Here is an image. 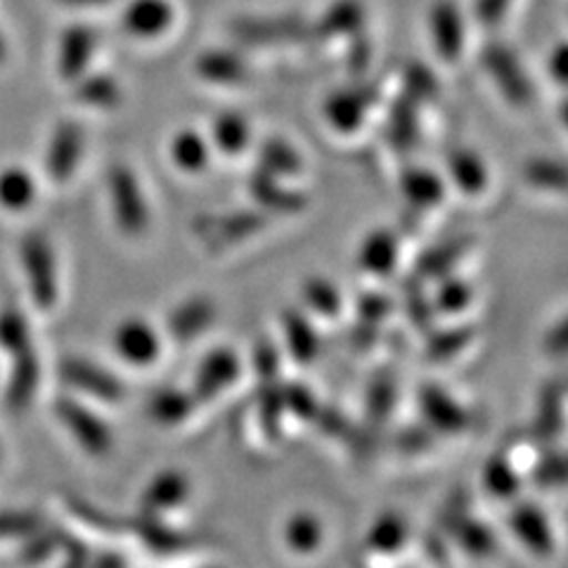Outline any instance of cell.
Here are the masks:
<instances>
[{
	"label": "cell",
	"mask_w": 568,
	"mask_h": 568,
	"mask_svg": "<svg viewBox=\"0 0 568 568\" xmlns=\"http://www.w3.org/2000/svg\"><path fill=\"white\" fill-rule=\"evenodd\" d=\"M410 542V524L396 509L379 511L365 530V549L377 557H396Z\"/></svg>",
	"instance_id": "cb8c5ba5"
},
{
	"label": "cell",
	"mask_w": 568,
	"mask_h": 568,
	"mask_svg": "<svg viewBox=\"0 0 568 568\" xmlns=\"http://www.w3.org/2000/svg\"><path fill=\"white\" fill-rule=\"evenodd\" d=\"M60 377L67 386L79 390V394L98 398L102 403L114 405L126 398V386H123V382L114 375V372L85 358H74V355H69V358L60 363Z\"/></svg>",
	"instance_id": "9c48e42d"
},
{
	"label": "cell",
	"mask_w": 568,
	"mask_h": 568,
	"mask_svg": "<svg viewBox=\"0 0 568 568\" xmlns=\"http://www.w3.org/2000/svg\"><path fill=\"white\" fill-rule=\"evenodd\" d=\"M216 315V304L209 296L194 294L169 311L164 327L175 344H190L213 327Z\"/></svg>",
	"instance_id": "ac0fdd59"
},
{
	"label": "cell",
	"mask_w": 568,
	"mask_h": 568,
	"mask_svg": "<svg viewBox=\"0 0 568 568\" xmlns=\"http://www.w3.org/2000/svg\"><path fill=\"white\" fill-rule=\"evenodd\" d=\"M244 375V363L242 355L233 346H213L209 348L197 367H194V377H192V394L204 403L219 400L225 390L233 388Z\"/></svg>",
	"instance_id": "3957f363"
},
{
	"label": "cell",
	"mask_w": 568,
	"mask_h": 568,
	"mask_svg": "<svg viewBox=\"0 0 568 568\" xmlns=\"http://www.w3.org/2000/svg\"><path fill=\"white\" fill-rule=\"evenodd\" d=\"M206 138L211 142L213 152L235 159L252 148L254 131H252V123H248V119L242 112L225 110L213 116L211 131Z\"/></svg>",
	"instance_id": "484cf974"
},
{
	"label": "cell",
	"mask_w": 568,
	"mask_h": 568,
	"mask_svg": "<svg viewBox=\"0 0 568 568\" xmlns=\"http://www.w3.org/2000/svg\"><path fill=\"white\" fill-rule=\"evenodd\" d=\"M200 400L194 398L190 388L181 386H164L156 388L148 398V417L162 426V429H178L187 424L194 413H197Z\"/></svg>",
	"instance_id": "603a6c76"
},
{
	"label": "cell",
	"mask_w": 568,
	"mask_h": 568,
	"mask_svg": "<svg viewBox=\"0 0 568 568\" xmlns=\"http://www.w3.org/2000/svg\"><path fill=\"white\" fill-rule=\"evenodd\" d=\"M252 363H254V372L258 377V384L280 379L282 351L273 339H268V336H261V339L256 342L254 353H252Z\"/></svg>",
	"instance_id": "f907efd6"
},
{
	"label": "cell",
	"mask_w": 568,
	"mask_h": 568,
	"mask_svg": "<svg viewBox=\"0 0 568 568\" xmlns=\"http://www.w3.org/2000/svg\"><path fill=\"white\" fill-rule=\"evenodd\" d=\"M282 400L287 417H294L298 422H315L320 413V403L306 384L282 382Z\"/></svg>",
	"instance_id": "7dc6e473"
},
{
	"label": "cell",
	"mask_w": 568,
	"mask_h": 568,
	"mask_svg": "<svg viewBox=\"0 0 568 568\" xmlns=\"http://www.w3.org/2000/svg\"><path fill=\"white\" fill-rule=\"evenodd\" d=\"M60 552L64 555V561H67V564H71V566L91 564V559H93L91 549H88L79 538H74V536H67V532H62Z\"/></svg>",
	"instance_id": "94428289"
},
{
	"label": "cell",
	"mask_w": 568,
	"mask_h": 568,
	"mask_svg": "<svg viewBox=\"0 0 568 568\" xmlns=\"http://www.w3.org/2000/svg\"><path fill=\"white\" fill-rule=\"evenodd\" d=\"M524 183L538 192L557 194L564 197L566 194V164L555 156H530L521 166Z\"/></svg>",
	"instance_id": "60d3db41"
},
{
	"label": "cell",
	"mask_w": 568,
	"mask_h": 568,
	"mask_svg": "<svg viewBox=\"0 0 568 568\" xmlns=\"http://www.w3.org/2000/svg\"><path fill=\"white\" fill-rule=\"evenodd\" d=\"M12 358H14V363H12V372H10L6 400L12 410H24V407L31 405L36 390H39L41 361H39V355L33 353L31 346L22 353L12 355Z\"/></svg>",
	"instance_id": "1f68e13d"
},
{
	"label": "cell",
	"mask_w": 568,
	"mask_h": 568,
	"mask_svg": "<svg viewBox=\"0 0 568 568\" xmlns=\"http://www.w3.org/2000/svg\"><path fill=\"white\" fill-rule=\"evenodd\" d=\"M258 424L261 432L268 440L282 438V426L287 419L282 400V379L277 382H263L258 384Z\"/></svg>",
	"instance_id": "ee69618b"
},
{
	"label": "cell",
	"mask_w": 568,
	"mask_h": 568,
	"mask_svg": "<svg viewBox=\"0 0 568 568\" xmlns=\"http://www.w3.org/2000/svg\"><path fill=\"white\" fill-rule=\"evenodd\" d=\"M233 31L246 45H273L298 39L304 27L296 20H287V17L282 20V17H277V20H240Z\"/></svg>",
	"instance_id": "74e56055"
},
{
	"label": "cell",
	"mask_w": 568,
	"mask_h": 568,
	"mask_svg": "<svg viewBox=\"0 0 568 568\" xmlns=\"http://www.w3.org/2000/svg\"><path fill=\"white\" fill-rule=\"evenodd\" d=\"M476 327L467 323H450L443 327H432L426 332L424 353L432 363H448L465 353L476 342Z\"/></svg>",
	"instance_id": "d6a6232c"
},
{
	"label": "cell",
	"mask_w": 568,
	"mask_h": 568,
	"mask_svg": "<svg viewBox=\"0 0 568 568\" xmlns=\"http://www.w3.org/2000/svg\"><path fill=\"white\" fill-rule=\"evenodd\" d=\"M22 265L29 282V294L33 304L41 311H50L58 301V265H55V252L48 237L33 233L27 235L22 242Z\"/></svg>",
	"instance_id": "52a82bcc"
},
{
	"label": "cell",
	"mask_w": 568,
	"mask_h": 568,
	"mask_svg": "<svg viewBox=\"0 0 568 568\" xmlns=\"http://www.w3.org/2000/svg\"><path fill=\"white\" fill-rule=\"evenodd\" d=\"M365 27V8L361 0H336L325 10L317 22V33L323 39H339V36L361 33Z\"/></svg>",
	"instance_id": "ab89813d"
},
{
	"label": "cell",
	"mask_w": 568,
	"mask_h": 568,
	"mask_svg": "<svg viewBox=\"0 0 568 568\" xmlns=\"http://www.w3.org/2000/svg\"><path fill=\"white\" fill-rule=\"evenodd\" d=\"M564 382L561 379H549L538 398V410H536V436L552 443L564 432Z\"/></svg>",
	"instance_id": "f35d334b"
},
{
	"label": "cell",
	"mask_w": 568,
	"mask_h": 568,
	"mask_svg": "<svg viewBox=\"0 0 568 568\" xmlns=\"http://www.w3.org/2000/svg\"><path fill=\"white\" fill-rule=\"evenodd\" d=\"M85 150V133L81 123L62 121L52 131L48 152H45V171L52 183H67L74 178Z\"/></svg>",
	"instance_id": "5bb4252c"
},
{
	"label": "cell",
	"mask_w": 568,
	"mask_h": 568,
	"mask_svg": "<svg viewBox=\"0 0 568 568\" xmlns=\"http://www.w3.org/2000/svg\"><path fill=\"white\" fill-rule=\"evenodd\" d=\"M67 507L71 509V514H74L77 519H81L85 526H93V528H100V530H106V532H116L119 526L114 519L106 517L104 511H100L98 507H93L91 503L81 500V497H67Z\"/></svg>",
	"instance_id": "6f0895ef"
},
{
	"label": "cell",
	"mask_w": 568,
	"mask_h": 568,
	"mask_svg": "<svg viewBox=\"0 0 568 568\" xmlns=\"http://www.w3.org/2000/svg\"><path fill=\"white\" fill-rule=\"evenodd\" d=\"M400 446L405 448V450H410V453H422V450H426L432 446V440H434V432L429 429V426H410V429H405L403 434H400Z\"/></svg>",
	"instance_id": "6125c7cd"
},
{
	"label": "cell",
	"mask_w": 568,
	"mask_h": 568,
	"mask_svg": "<svg viewBox=\"0 0 568 568\" xmlns=\"http://www.w3.org/2000/svg\"><path fill=\"white\" fill-rule=\"evenodd\" d=\"M446 181L469 200L481 197L490 185V171L484 154L474 148H455L446 159Z\"/></svg>",
	"instance_id": "7402d4cb"
},
{
	"label": "cell",
	"mask_w": 568,
	"mask_h": 568,
	"mask_svg": "<svg viewBox=\"0 0 568 568\" xmlns=\"http://www.w3.org/2000/svg\"><path fill=\"white\" fill-rule=\"evenodd\" d=\"M410 284H413V287L407 290V298H405L407 315H410L415 327H419L422 332H429L434 327V320H436L432 298L422 292V284H424L422 280L410 282Z\"/></svg>",
	"instance_id": "9f6ffc18"
},
{
	"label": "cell",
	"mask_w": 568,
	"mask_h": 568,
	"mask_svg": "<svg viewBox=\"0 0 568 568\" xmlns=\"http://www.w3.org/2000/svg\"><path fill=\"white\" fill-rule=\"evenodd\" d=\"M31 346L29 323L22 311L6 308L0 313V348H6L10 355L22 353Z\"/></svg>",
	"instance_id": "c3c4849f"
},
{
	"label": "cell",
	"mask_w": 568,
	"mask_h": 568,
	"mask_svg": "<svg viewBox=\"0 0 568 568\" xmlns=\"http://www.w3.org/2000/svg\"><path fill=\"white\" fill-rule=\"evenodd\" d=\"M248 194H252L256 209L268 213V216H296L308 206L304 192L290 187L287 181L261 169H254V173L248 175Z\"/></svg>",
	"instance_id": "9a60e30c"
},
{
	"label": "cell",
	"mask_w": 568,
	"mask_h": 568,
	"mask_svg": "<svg viewBox=\"0 0 568 568\" xmlns=\"http://www.w3.org/2000/svg\"><path fill=\"white\" fill-rule=\"evenodd\" d=\"M429 298H432L436 317L455 320L459 315H465L474 306L476 290L467 277L450 273L434 280V294Z\"/></svg>",
	"instance_id": "836d02e7"
},
{
	"label": "cell",
	"mask_w": 568,
	"mask_h": 568,
	"mask_svg": "<svg viewBox=\"0 0 568 568\" xmlns=\"http://www.w3.org/2000/svg\"><path fill=\"white\" fill-rule=\"evenodd\" d=\"M256 169L277 175L282 181H292L298 178L306 169L304 154L298 152L296 145L282 135H268L258 142L256 148Z\"/></svg>",
	"instance_id": "83f0119b"
},
{
	"label": "cell",
	"mask_w": 568,
	"mask_h": 568,
	"mask_svg": "<svg viewBox=\"0 0 568 568\" xmlns=\"http://www.w3.org/2000/svg\"><path fill=\"white\" fill-rule=\"evenodd\" d=\"M126 530L133 532V536L145 545L150 552H156V555L183 552V549L190 545V538L185 532L175 530L164 519L148 517V514H140V511L138 517L126 521Z\"/></svg>",
	"instance_id": "4dcf8cb0"
},
{
	"label": "cell",
	"mask_w": 568,
	"mask_h": 568,
	"mask_svg": "<svg viewBox=\"0 0 568 568\" xmlns=\"http://www.w3.org/2000/svg\"><path fill=\"white\" fill-rule=\"evenodd\" d=\"M67 6H79V8H95V6H104L110 0H62Z\"/></svg>",
	"instance_id": "03108f58"
},
{
	"label": "cell",
	"mask_w": 568,
	"mask_h": 568,
	"mask_svg": "<svg viewBox=\"0 0 568 568\" xmlns=\"http://www.w3.org/2000/svg\"><path fill=\"white\" fill-rule=\"evenodd\" d=\"M112 348L129 367H154L164 353V334L150 320L131 315L123 317L112 332Z\"/></svg>",
	"instance_id": "277c9868"
},
{
	"label": "cell",
	"mask_w": 568,
	"mask_h": 568,
	"mask_svg": "<svg viewBox=\"0 0 568 568\" xmlns=\"http://www.w3.org/2000/svg\"><path fill=\"white\" fill-rule=\"evenodd\" d=\"M213 148L204 133L197 129H181L169 140L171 164L185 175H200L209 169Z\"/></svg>",
	"instance_id": "f1b7e54d"
},
{
	"label": "cell",
	"mask_w": 568,
	"mask_h": 568,
	"mask_svg": "<svg viewBox=\"0 0 568 568\" xmlns=\"http://www.w3.org/2000/svg\"><path fill=\"white\" fill-rule=\"evenodd\" d=\"M62 532L60 528H39L36 532L27 538L24 552H22V561L27 564H39L45 561L48 557H52L55 552H60V542H62Z\"/></svg>",
	"instance_id": "816d5d0a"
},
{
	"label": "cell",
	"mask_w": 568,
	"mask_h": 568,
	"mask_svg": "<svg viewBox=\"0 0 568 568\" xmlns=\"http://www.w3.org/2000/svg\"><path fill=\"white\" fill-rule=\"evenodd\" d=\"M481 486L490 497H495V500H503V503L519 500L524 481L517 465H514V455L509 450L490 453V457L486 459V465L481 469Z\"/></svg>",
	"instance_id": "f546056e"
},
{
	"label": "cell",
	"mask_w": 568,
	"mask_h": 568,
	"mask_svg": "<svg viewBox=\"0 0 568 568\" xmlns=\"http://www.w3.org/2000/svg\"><path fill=\"white\" fill-rule=\"evenodd\" d=\"M36 200L33 175L22 166L0 171V206L8 211H24Z\"/></svg>",
	"instance_id": "f6af8a7d"
},
{
	"label": "cell",
	"mask_w": 568,
	"mask_h": 568,
	"mask_svg": "<svg viewBox=\"0 0 568 568\" xmlns=\"http://www.w3.org/2000/svg\"><path fill=\"white\" fill-rule=\"evenodd\" d=\"M566 317L557 320V323L547 329L545 339H542V348L555 355V358H564L566 355V348H568V334H566Z\"/></svg>",
	"instance_id": "91938a15"
},
{
	"label": "cell",
	"mask_w": 568,
	"mask_h": 568,
	"mask_svg": "<svg viewBox=\"0 0 568 568\" xmlns=\"http://www.w3.org/2000/svg\"><path fill=\"white\" fill-rule=\"evenodd\" d=\"M471 248H474V237H469V235L450 237L432 248H426V252L417 258L415 277L426 284V282H434L443 275L455 273L457 265L467 258Z\"/></svg>",
	"instance_id": "4316f807"
},
{
	"label": "cell",
	"mask_w": 568,
	"mask_h": 568,
	"mask_svg": "<svg viewBox=\"0 0 568 568\" xmlns=\"http://www.w3.org/2000/svg\"><path fill=\"white\" fill-rule=\"evenodd\" d=\"M74 98L85 106H95V110H116L123 100V93L119 81L110 74H83L81 79H77Z\"/></svg>",
	"instance_id": "7bdbcfd3"
},
{
	"label": "cell",
	"mask_w": 568,
	"mask_h": 568,
	"mask_svg": "<svg viewBox=\"0 0 568 568\" xmlns=\"http://www.w3.org/2000/svg\"><path fill=\"white\" fill-rule=\"evenodd\" d=\"M175 22V10L169 0H131L123 8L121 24L138 41H154Z\"/></svg>",
	"instance_id": "44dd1931"
},
{
	"label": "cell",
	"mask_w": 568,
	"mask_h": 568,
	"mask_svg": "<svg viewBox=\"0 0 568 568\" xmlns=\"http://www.w3.org/2000/svg\"><path fill=\"white\" fill-rule=\"evenodd\" d=\"M481 67L507 104L528 106L536 98V88H532L517 52L509 45L488 43L481 50Z\"/></svg>",
	"instance_id": "7a4b0ae2"
},
{
	"label": "cell",
	"mask_w": 568,
	"mask_h": 568,
	"mask_svg": "<svg viewBox=\"0 0 568 568\" xmlns=\"http://www.w3.org/2000/svg\"><path fill=\"white\" fill-rule=\"evenodd\" d=\"M355 263L365 275L372 277L384 280L394 275L400 263V237L396 235V230L386 225L372 227L358 244Z\"/></svg>",
	"instance_id": "e0dca14e"
},
{
	"label": "cell",
	"mask_w": 568,
	"mask_h": 568,
	"mask_svg": "<svg viewBox=\"0 0 568 568\" xmlns=\"http://www.w3.org/2000/svg\"><path fill=\"white\" fill-rule=\"evenodd\" d=\"M55 415L62 422L64 429L71 434V438L79 443L83 453H88L91 457H104L112 453V446H114L112 426L79 398H69V396L60 398L55 403Z\"/></svg>",
	"instance_id": "8992f818"
},
{
	"label": "cell",
	"mask_w": 568,
	"mask_h": 568,
	"mask_svg": "<svg viewBox=\"0 0 568 568\" xmlns=\"http://www.w3.org/2000/svg\"><path fill=\"white\" fill-rule=\"evenodd\" d=\"M547 74L557 85H566V45L559 43L547 60Z\"/></svg>",
	"instance_id": "e7e4bbea"
},
{
	"label": "cell",
	"mask_w": 568,
	"mask_h": 568,
	"mask_svg": "<svg viewBox=\"0 0 568 568\" xmlns=\"http://www.w3.org/2000/svg\"><path fill=\"white\" fill-rule=\"evenodd\" d=\"M426 27H429V39L438 58L448 64L459 62L467 45V27L465 14L453 0H436L429 10Z\"/></svg>",
	"instance_id": "4fadbf2b"
},
{
	"label": "cell",
	"mask_w": 568,
	"mask_h": 568,
	"mask_svg": "<svg viewBox=\"0 0 568 568\" xmlns=\"http://www.w3.org/2000/svg\"><path fill=\"white\" fill-rule=\"evenodd\" d=\"M403 83H405L403 95L413 98L419 104L438 95V81L424 64H407L405 74H403Z\"/></svg>",
	"instance_id": "f5cc1de1"
},
{
	"label": "cell",
	"mask_w": 568,
	"mask_h": 568,
	"mask_svg": "<svg viewBox=\"0 0 568 568\" xmlns=\"http://www.w3.org/2000/svg\"><path fill=\"white\" fill-rule=\"evenodd\" d=\"M282 538L284 545L290 547V552L294 555H313L320 549L325 540V524L317 514L308 511V509H298L294 514H290L287 521L282 526Z\"/></svg>",
	"instance_id": "8d00e7d4"
},
{
	"label": "cell",
	"mask_w": 568,
	"mask_h": 568,
	"mask_svg": "<svg viewBox=\"0 0 568 568\" xmlns=\"http://www.w3.org/2000/svg\"><path fill=\"white\" fill-rule=\"evenodd\" d=\"M45 521L36 511H0V538H29L31 532L43 528Z\"/></svg>",
	"instance_id": "db71d44e"
},
{
	"label": "cell",
	"mask_w": 568,
	"mask_h": 568,
	"mask_svg": "<svg viewBox=\"0 0 568 568\" xmlns=\"http://www.w3.org/2000/svg\"><path fill=\"white\" fill-rule=\"evenodd\" d=\"M301 301L304 311L320 320H336L346 308L342 290L325 275H311L301 282Z\"/></svg>",
	"instance_id": "d590c367"
},
{
	"label": "cell",
	"mask_w": 568,
	"mask_h": 568,
	"mask_svg": "<svg viewBox=\"0 0 568 568\" xmlns=\"http://www.w3.org/2000/svg\"><path fill=\"white\" fill-rule=\"evenodd\" d=\"M95 45H98L95 33L88 27L67 29L60 45V74L67 81L81 79L85 74L88 64H91Z\"/></svg>",
	"instance_id": "e575fe53"
},
{
	"label": "cell",
	"mask_w": 568,
	"mask_h": 568,
	"mask_svg": "<svg viewBox=\"0 0 568 568\" xmlns=\"http://www.w3.org/2000/svg\"><path fill=\"white\" fill-rule=\"evenodd\" d=\"M507 526L511 530V536L517 538L526 552H530L532 557L549 559L557 552L552 521L547 519V514L536 503L524 500L514 505L507 517Z\"/></svg>",
	"instance_id": "7c38bea8"
},
{
	"label": "cell",
	"mask_w": 568,
	"mask_h": 568,
	"mask_svg": "<svg viewBox=\"0 0 568 568\" xmlns=\"http://www.w3.org/2000/svg\"><path fill=\"white\" fill-rule=\"evenodd\" d=\"M268 225V213L261 209L252 211H235V213H221V216H202L194 221V233L206 244L211 252L227 248L240 244L244 240H252L263 233Z\"/></svg>",
	"instance_id": "ba28073f"
},
{
	"label": "cell",
	"mask_w": 568,
	"mask_h": 568,
	"mask_svg": "<svg viewBox=\"0 0 568 568\" xmlns=\"http://www.w3.org/2000/svg\"><path fill=\"white\" fill-rule=\"evenodd\" d=\"M106 197L121 235L142 237L150 227V206L142 192L138 173L126 164H114L106 171Z\"/></svg>",
	"instance_id": "6da1fadb"
},
{
	"label": "cell",
	"mask_w": 568,
	"mask_h": 568,
	"mask_svg": "<svg viewBox=\"0 0 568 568\" xmlns=\"http://www.w3.org/2000/svg\"><path fill=\"white\" fill-rule=\"evenodd\" d=\"M194 74H197L204 83L233 88L242 85L252 77L246 60H242L237 52L227 48H209L200 52V58L194 60Z\"/></svg>",
	"instance_id": "d4e9b609"
},
{
	"label": "cell",
	"mask_w": 568,
	"mask_h": 568,
	"mask_svg": "<svg viewBox=\"0 0 568 568\" xmlns=\"http://www.w3.org/2000/svg\"><path fill=\"white\" fill-rule=\"evenodd\" d=\"M372 95L365 88H339L323 100V119L336 135H355L367 121Z\"/></svg>",
	"instance_id": "2e32d148"
},
{
	"label": "cell",
	"mask_w": 568,
	"mask_h": 568,
	"mask_svg": "<svg viewBox=\"0 0 568 568\" xmlns=\"http://www.w3.org/2000/svg\"><path fill=\"white\" fill-rule=\"evenodd\" d=\"M280 329L290 358L298 367H311L320 355V334L311 315L298 306L284 308L280 313Z\"/></svg>",
	"instance_id": "d6986e66"
},
{
	"label": "cell",
	"mask_w": 568,
	"mask_h": 568,
	"mask_svg": "<svg viewBox=\"0 0 568 568\" xmlns=\"http://www.w3.org/2000/svg\"><path fill=\"white\" fill-rule=\"evenodd\" d=\"M192 493V481L183 469H162L156 471L150 481L142 488L138 497V511L148 514V517L164 519L166 514L181 509Z\"/></svg>",
	"instance_id": "8fae6325"
},
{
	"label": "cell",
	"mask_w": 568,
	"mask_h": 568,
	"mask_svg": "<svg viewBox=\"0 0 568 568\" xmlns=\"http://www.w3.org/2000/svg\"><path fill=\"white\" fill-rule=\"evenodd\" d=\"M369 58H372V48H369V43L365 41L363 31L355 33V36H353V45H351V50H348V64H351V69L363 71V69L369 64Z\"/></svg>",
	"instance_id": "be15d7a7"
},
{
	"label": "cell",
	"mask_w": 568,
	"mask_h": 568,
	"mask_svg": "<svg viewBox=\"0 0 568 568\" xmlns=\"http://www.w3.org/2000/svg\"><path fill=\"white\" fill-rule=\"evenodd\" d=\"M443 528H446L453 540L459 545V549L465 555L474 559H486L495 552V536L493 530L481 521L469 514L465 497L459 493L453 497L450 505L443 509Z\"/></svg>",
	"instance_id": "30bf717a"
},
{
	"label": "cell",
	"mask_w": 568,
	"mask_h": 568,
	"mask_svg": "<svg viewBox=\"0 0 568 568\" xmlns=\"http://www.w3.org/2000/svg\"><path fill=\"white\" fill-rule=\"evenodd\" d=\"M417 407L422 422L429 426L436 436L465 434L474 424L469 407L462 403L446 386L426 382L417 390Z\"/></svg>",
	"instance_id": "5b68a950"
},
{
	"label": "cell",
	"mask_w": 568,
	"mask_h": 568,
	"mask_svg": "<svg viewBox=\"0 0 568 568\" xmlns=\"http://www.w3.org/2000/svg\"><path fill=\"white\" fill-rule=\"evenodd\" d=\"M396 382L390 377H377L367 388V398H365V410L367 419L372 424H386L396 410Z\"/></svg>",
	"instance_id": "bcb514c9"
},
{
	"label": "cell",
	"mask_w": 568,
	"mask_h": 568,
	"mask_svg": "<svg viewBox=\"0 0 568 568\" xmlns=\"http://www.w3.org/2000/svg\"><path fill=\"white\" fill-rule=\"evenodd\" d=\"M419 102L413 98L400 95L388 110V123H386V133L388 140L394 142L396 148H413L419 140Z\"/></svg>",
	"instance_id": "b9f144b4"
},
{
	"label": "cell",
	"mask_w": 568,
	"mask_h": 568,
	"mask_svg": "<svg viewBox=\"0 0 568 568\" xmlns=\"http://www.w3.org/2000/svg\"><path fill=\"white\" fill-rule=\"evenodd\" d=\"M566 471L564 450L549 446V450L542 453L532 465V481L540 488H561L566 484Z\"/></svg>",
	"instance_id": "681fc988"
},
{
	"label": "cell",
	"mask_w": 568,
	"mask_h": 568,
	"mask_svg": "<svg viewBox=\"0 0 568 568\" xmlns=\"http://www.w3.org/2000/svg\"><path fill=\"white\" fill-rule=\"evenodd\" d=\"M398 187L413 211H434L448 197L446 175L429 166H405L398 175Z\"/></svg>",
	"instance_id": "ffe728a7"
},
{
	"label": "cell",
	"mask_w": 568,
	"mask_h": 568,
	"mask_svg": "<svg viewBox=\"0 0 568 568\" xmlns=\"http://www.w3.org/2000/svg\"><path fill=\"white\" fill-rule=\"evenodd\" d=\"M514 0H476V17L478 22L486 27H495L505 20L507 10L511 8Z\"/></svg>",
	"instance_id": "680465c9"
},
{
	"label": "cell",
	"mask_w": 568,
	"mask_h": 568,
	"mask_svg": "<svg viewBox=\"0 0 568 568\" xmlns=\"http://www.w3.org/2000/svg\"><path fill=\"white\" fill-rule=\"evenodd\" d=\"M394 311V298L384 292H365L355 301V313L361 317V325L379 327Z\"/></svg>",
	"instance_id": "11a10c76"
}]
</instances>
